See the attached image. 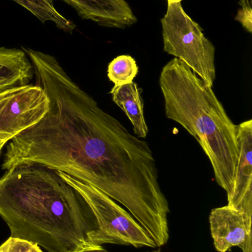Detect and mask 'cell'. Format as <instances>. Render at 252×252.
Here are the masks:
<instances>
[{
  "mask_svg": "<svg viewBox=\"0 0 252 252\" xmlns=\"http://www.w3.org/2000/svg\"><path fill=\"white\" fill-rule=\"evenodd\" d=\"M139 66L132 56L123 55L115 58L108 65V76L115 86L125 85L134 81Z\"/></svg>",
  "mask_w": 252,
  "mask_h": 252,
  "instance_id": "7c38bea8",
  "label": "cell"
},
{
  "mask_svg": "<svg viewBox=\"0 0 252 252\" xmlns=\"http://www.w3.org/2000/svg\"><path fill=\"white\" fill-rule=\"evenodd\" d=\"M161 22L164 51L183 62L213 87L216 78V48L201 26L184 11L181 3H169Z\"/></svg>",
  "mask_w": 252,
  "mask_h": 252,
  "instance_id": "277c9868",
  "label": "cell"
},
{
  "mask_svg": "<svg viewBox=\"0 0 252 252\" xmlns=\"http://www.w3.org/2000/svg\"><path fill=\"white\" fill-rule=\"evenodd\" d=\"M240 9L235 20L239 22L247 32H252V0H239Z\"/></svg>",
  "mask_w": 252,
  "mask_h": 252,
  "instance_id": "5bb4252c",
  "label": "cell"
},
{
  "mask_svg": "<svg viewBox=\"0 0 252 252\" xmlns=\"http://www.w3.org/2000/svg\"><path fill=\"white\" fill-rule=\"evenodd\" d=\"M238 161L232 193L227 197L228 206L252 216V121L237 126Z\"/></svg>",
  "mask_w": 252,
  "mask_h": 252,
  "instance_id": "52a82bcc",
  "label": "cell"
},
{
  "mask_svg": "<svg viewBox=\"0 0 252 252\" xmlns=\"http://www.w3.org/2000/svg\"><path fill=\"white\" fill-rule=\"evenodd\" d=\"M34 67L23 50L0 47V90L27 85Z\"/></svg>",
  "mask_w": 252,
  "mask_h": 252,
  "instance_id": "9c48e42d",
  "label": "cell"
},
{
  "mask_svg": "<svg viewBox=\"0 0 252 252\" xmlns=\"http://www.w3.org/2000/svg\"><path fill=\"white\" fill-rule=\"evenodd\" d=\"M159 84L166 116L196 139L211 162L216 182L229 196L239 156L237 126L213 87L176 58L163 67Z\"/></svg>",
  "mask_w": 252,
  "mask_h": 252,
  "instance_id": "7a4b0ae2",
  "label": "cell"
},
{
  "mask_svg": "<svg viewBox=\"0 0 252 252\" xmlns=\"http://www.w3.org/2000/svg\"><path fill=\"white\" fill-rule=\"evenodd\" d=\"M48 97L39 85L18 86L0 96V135L11 140L38 124L49 109Z\"/></svg>",
  "mask_w": 252,
  "mask_h": 252,
  "instance_id": "5b68a950",
  "label": "cell"
},
{
  "mask_svg": "<svg viewBox=\"0 0 252 252\" xmlns=\"http://www.w3.org/2000/svg\"><path fill=\"white\" fill-rule=\"evenodd\" d=\"M10 89H6V90H0V96L3 95V94H5L7 91H8Z\"/></svg>",
  "mask_w": 252,
  "mask_h": 252,
  "instance_id": "e0dca14e",
  "label": "cell"
},
{
  "mask_svg": "<svg viewBox=\"0 0 252 252\" xmlns=\"http://www.w3.org/2000/svg\"><path fill=\"white\" fill-rule=\"evenodd\" d=\"M31 12L42 23L51 22L59 29L72 33L75 29L73 22L62 16L55 7L53 0H13Z\"/></svg>",
  "mask_w": 252,
  "mask_h": 252,
  "instance_id": "8fae6325",
  "label": "cell"
},
{
  "mask_svg": "<svg viewBox=\"0 0 252 252\" xmlns=\"http://www.w3.org/2000/svg\"><path fill=\"white\" fill-rule=\"evenodd\" d=\"M73 7L78 16L106 28L125 29L138 19L126 0H62Z\"/></svg>",
  "mask_w": 252,
  "mask_h": 252,
  "instance_id": "ba28073f",
  "label": "cell"
},
{
  "mask_svg": "<svg viewBox=\"0 0 252 252\" xmlns=\"http://www.w3.org/2000/svg\"><path fill=\"white\" fill-rule=\"evenodd\" d=\"M210 225L215 248L218 252L239 247L252 252V218L226 205L212 210Z\"/></svg>",
  "mask_w": 252,
  "mask_h": 252,
  "instance_id": "8992f818",
  "label": "cell"
},
{
  "mask_svg": "<svg viewBox=\"0 0 252 252\" xmlns=\"http://www.w3.org/2000/svg\"><path fill=\"white\" fill-rule=\"evenodd\" d=\"M146 252H161V250H155V251Z\"/></svg>",
  "mask_w": 252,
  "mask_h": 252,
  "instance_id": "ac0fdd59",
  "label": "cell"
},
{
  "mask_svg": "<svg viewBox=\"0 0 252 252\" xmlns=\"http://www.w3.org/2000/svg\"><path fill=\"white\" fill-rule=\"evenodd\" d=\"M169 3H181L182 0H167Z\"/></svg>",
  "mask_w": 252,
  "mask_h": 252,
  "instance_id": "2e32d148",
  "label": "cell"
},
{
  "mask_svg": "<svg viewBox=\"0 0 252 252\" xmlns=\"http://www.w3.org/2000/svg\"><path fill=\"white\" fill-rule=\"evenodd\" d=\"M114 103L121 108L133 126L134 133L139 138L148 135L147 125L144 113L142 90L136 82L125 85L114 86L110 91Z\"/></svg>",
  "mask_w": 252,
  "mask_h": 252,
  "instance_id": "30bf717a",
  "label": "cell"
},
{
  "mask_svg": "<svg viewBox=\"0 0 252 252\" xmlns=\"http://www.w3.org/2000/svg\"><path fill=\"white\" fill-rule=\"evenodd\" d=\"M57 173L81 195L93 213L97 227L89 234V238L93 244L100 247L118 244L136 248L158 247L144 228L116 201L92 185L63 172Z\"/></svg>",
  "mask_w": 252,
  "mask_h": 252,
  "instance_id": "3957f363",
  "label": "cell"
},
{
  "mask_svg": "<svg viewBox=\"0 0 252 252\" xmlns=\"http://www.w3.org/2000/svg\"><path fill=\"white\" fill-rule=\"evenodd\" d=\"M8 141L10 140L6 136L0 135V154H1V150H2V148H4V145Z\"/></svg>",
  "mask_w": 252,
  "mask_h": 252,
  "instance_id": "9a60e30c",
  "label": "cell"
},
{
  "mask_svg": "<svg viewBox=\"0 0 252 252\" xmlns=\"http://www.w3.org/2000/svg\"><path fill=\"white\" fill-rule=\"evenodd\" d=\"M0 252H43L38 244L10 236L0 246Z\"/></svg>",
  "mask_w": 252,
  "mask_h": 252,
  "instance_id": "4fadbf2b",
  "label": "cell"
},
{
  "mask_svg": "<svg viewBox=\"0 0 252 252\" xmlns=\"http://www.w3.org/2000/svg\"><path fill=\"white\" fill-rule=\"evenodd\" d=\"M0 217L12 237L47 252H105L89 238L97 226L84 198L44 166H19L0 177Z\"/></svg>",
  "mask_w": 252,
  "mask_h": 252,
  "instance_id": "6da1fadb",
  "label": "cell"
}]
</instances>
